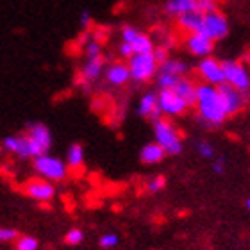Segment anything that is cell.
I'll use <instances>...</instances> for the list:
<instances>
[{
    "label": "cell",
    "mask_w": 250,
    "mask_h": 250,
    "mask_svg": "<svg viewBox=\"0 0 250 250\" xmlns=\"http://www.w3.org/2000/svg\"><path fill=\"white\" fill-rule=\"evenodd\" d=\"M195 107H197L198 122L206 124L211 129L218 127L227 120V113H225L224 102H222V97H220L216 86L206 83L198 84Z\"/></svg>",
    "instance_id": "1"
},
{
    "label": "cell",
    "mask_w": 250,
    "mask_h": 250,
    "mask_svg": "<svg viewBox=\"0 0 250 250\" xmlns=\"http://www.w3.org/2000/svg\"><path fill=\"white\" fill-rule=\"evenodd\" d=\"M152 127H154V140L165 150L167 156H179L183 152V136L170 118L161 116L152 122Z\"/></svg>",
    "instance_id": "2"
},
{
    "label": "cell",
    "mask_w": 250,
    "mask_h": 250,
    "mask_svg": "<svg viewBox=\"0 0 250 250\" xmlns=\"http://www.w3.org/2000/svg\"><path fill=\"white\" fill-rule=\"evenodd\" d=\"M32 170L40 175L42 179L48 183H61L68 175V168L64 165V159L58 156H52L50 152L43 154V156L32 159Z\"/></svg>",
    "instance_id": "3"
},
{
    "label": "cell",
    "mask_w": 250,
    "mask_h": 250,
    "mask_svg": "<svg viewBox=\"0 0 250 250\" xmlns=\"http://www.w3.org/2000/svg\"><path fill=\"white\" fill-rule=\"evenodd\" d=\"M127 68L130 73V81L141 84L156 77L159 64L152 54H134L127 59Z\"/></svg>",
    "instance_id": "4"
},
{
    "label": "cell",
    "mask_w": 250,
    "mask_h": 250,
    "mask_svg": "<svg viewBox=\"0 0 250 250\" xmlns=\"http://www.w3.org/2000/svg\"><path fill=\"white\" fill-rule=\"evenodd\" d=\"M225 84L236 88L241 93H250V73L247 66L238 59H225L222 61Z\"/></svg>",
    "instance_id": "5"
},
{
    "label": "cell",
    "mask_w": 250,
    "mask_h": 250,
    "mask_svg": "<svg viewBox=\"0 0 250 250\" xmlns=\"http://www.w3.org/2000/svg\"><path fill=\"white\" fill-rule=\"evenodd\" d=\"M27 138L31 140L32 148H34V154L36 157L43 156V154H48L50 146H52V130L47 124L43 122H27L25 124V130Z\"/></svg>",
    "instance_id": "6"
},
{
    "label": "cell",
    "mask_w": 250,
    "mask_h": 250,
    "mask_svg": "<svg viewBox=\"0 0 250 250\" xmlns=\"http://www.w3.org/2000/svg\"><path fill=\"white\" fill-rule=\"evenodd\" d=\"M200 34H204L206 38H209L213 43L224 40V38L229 34V20H227L225 13H222L220 9L204 13Z\"/></svg>",
    "instance_id": "7"
},
{
    "label": "cell",
    "mask_w": 250,
    "mask_h": 250,
    "mask_svg": "<svg viewBox=\"0 0 250 250\" xmlns=\"http://www.w3.org/2000/svg\"><path fill=\"white\" fill-rule=\"evenodd\" d=\"M157 107L163 118H175L186 115L189 109L181 97L173 89H159L157 91Z\"/></svg>",
    "instance_id": "8"
},
{
    "label": "cell",
    "mask_w": 250,
    "mask_h": 250,
    "mask_svg": "<svg viewBox=\"0 0 250 250\" xmlns=\"http://www.w3.org/2000/svg\"><path fill=\"white\" fill-rule=\"evenodd\" d=\"M216 88H218V93L222 97V102H224L227 118L240 115L241 111L247 107V104H249L250 93H241V91H238L236 88H232V86H229V84L225 83L216 86Z\"/></svg>",
    "instance_id": "9"
},
{
    "label": "cell",
    "mask_w": 250,
    "mask_h": 250,
    "mask_svg": "<svg viewBox=\"0 0 250 250\" xmlns=\"http://www.w3.org/2000/svg\"><path fill=\"white\" fill-rule=\"evenodd\" d=\"M2 148L9 152L13 156L20 157V159H36L34 148H32L31 140L27 138L25 132H18V134H9L2 140Z\"/></svg>",
    "instance_id": "10"
},
{
    "label": "cell",
    "mask_w": 250,
    "mask_h": 250,
    "mask_svg": "<svg viewBox=\"0 0 250 250\" xmlns=\"http://www.w3.org/2000/svg\"><path fill=\"white\" fill-rule=\"evenodd\" d=\"M197 73L200 75V79H202L204 83L211 84V86H220V84L225 83L224 70H222V61H218V59L213 58V56L204 58L198 61Z\"/></svg>",
    "instance_id": "11"
},
{
    "label": "cell",
    "mask_w": 250,
    "mask_h": 250,
    "mask_svg": "<svg viewBox=\"0 0 250 250\" xmlns=\"http://www.w3.org/2000/svg\"><path fill=\"white\" fill-rule=\"evenodd\" d=\"M21 189L27 197H31L32 200H38V202H50L56 197V186L42 177L29 179L27 183H23Z\"/></svg>",
    "instance_id": "12"
},
{
    "label": "cell",
    "mask_w": 250,
    "mask_h": 250,
    "mask_svg": "<svg viewBox=\"0 0 250 250\" xmlns=\"http://www.w3.org/2000/svg\"><path fill=\"white\" fill-rule=\"evenodd\" d=\"M184 47H186V50L191 56L204 59L213 56L214 43L209 38L204 36V34H200V32H195V34H186V38H184Z\"/></svg>",
    "instance_id": "13"
},
{
    "label": "cell",
    "mask_w": 250,
    "mask_h": 250,
    "mask_svg": "<svg viewBox=\"0 0 250 250\" xmlns=\"http://www.w3.org/2000/svg\"><path fill=\"white\" fill-rule=\"evenodd\" d=\"M105 83L113 86V88H122L130 81V73L127 68V62L124 61H113L109 64H105L104 70Z\"/></svg>",
    "instance_id": "14"
},
{
    "label": "cell",
    "mask_w": 250,
    "mask_h": 250,
    "mask_svg": "<svg viewBox=\"0 0 250 250\" xmlns=\"http://www.w3.org/2000/svg\"><path fill=\"white\" fill-rule=\"evenodd\" d=\"M105 59L104 56H99V58H86V61L83 62V66L79 70V79H83L86 83H97L102 75H104L105 70Z\"/></svg>",
    "instance_id": "15"
},
{
    "label": "cell",
    "mask_w": 250,
    "mask_h": 250,
    "mask_svg": "<svg viewBox=\"0 0 250 250\" xmlns=\"http://www.w3.org/2000/svg\"><path fill=\"white\" fill-rule=\"evenodd\" d=\"M136 111H138V115L140 116L148 118L150 122L161 118V113H159V107H157V93L148 91V93L143 95V97L140 99V102H138Z\"/></svg>",
    "instance_id": "16"
},
{
    "label": "cell",
    "mask_w": 250,
    "mask_h": 250,
    "mask_svg": "<svg viewBox=\"0 0 250 250\" xmlns=\"http://www.w3.org/2000/svg\"><path fill=\"white\" fill-rule=\"evenodd\" d=\"M177 20V25L179 29L186 34H195V32H200L202 29V20H204V13H200L198 9L195 11H189V13H184L181 15Z\"/></svg>",
    "instance_id": "17"
},
{
    "label": "cell",
    "mask_w": 250,
    "mask_h": 250,
    "mask_svg": "<svg viewBox=\"0 0 250 250\" xmlns=\"http://www.w3.org/2000/svg\"><path fill=\"white\" fill-rule=\"evenodd\" d=\"M173 91L186 102V105L189 109L195 107V104H197V84L193 83L191 79L181 77L179 83L173 86Z\"/></svg>",
    "instance_id": "18"
},
{
    "label": "cell",
    "mask_w": 250,
    "mask_h": 250,
    "mask_svg": "<svg viewBox=\"0 0 250 250\" xmlns=\"http://www.w3.org/2000/svg\"><path fill=\"white\" fill-rule=\"evenodd\" d=\"M84 159H86L84 146L79 141L70 143L66 148V156H64V165L68 170H81L84 167Z\"/></svg>",
    "instance_id": "19"
},
{
    "label": "cell",
    "mask_w": 250,
    "mask_h": 250,
    "mask_svg": "<svg viewBox=\"0 0 250 250\" xmlns=\"http://www.w3.org/2000/svg\"><path fill=\"white\" fill-rule=\"evenodd\" d=\"M165 157H167V154L156 141H150V143L143 145L140 150V161L143 165H159Z\"/></svg>",
    "instance_id": "20"
},
{
    "label": "cell",
    "mask_w": 250,
    "mask_h": 250,
    "mask_svg": "<svg viewBox=\"0 0 250 250\" xmlns=\"http://www.w3.org/2000/svg\"><path fill=\"white\" fill-rule=\"evenodd\" d=\"M197 9V0H168L165 4V13L172 18H179L184 13Z\"/></svg>",
    "instance_id": "21"
},
{
    "label": "cell",
    "mask_w": 250,
    "mask_h": 250,
    "mask_svg": "<svg viewBox=\"0 0 250 250\" xmlns=\"http://www.w3.org/2000/svg\"><path fill=\"white\" fill-rule=\"evenodd\" d=\"M188 66L186 62L181 61V59H172L168 58L167 61H163L157 68V73H165V75H173V77H186Z\"/></svg>",
    "instance_id": "22"
},
{
    "label": "cell",
    "mask_w": 250,
    "mask_h": 250,
    "mask_svg": "<svg viewBox=\"0 0 250 250\" xmlns=\"http://www.w3.org/2000/svg\"><path fill=\"white\" fill-rule=\"evenodd\" d=\"M130 47H132V52L134 54H152L154 52V42H152V38L145 32H138V36L129 43Z\"/></svg>",
    "instance_id": "23"
},
{
    "label": "cell",
    "mask_w": 250,
    "mask_h": 250,
    "mask_svg": "<svg viewBox=\"0 0 250 250\" xmlns=\"http://www.w3.org/2000/svg\"><path fill=\"white\" fill-rule=\"evenodd\" d=\"M102 42L100 40H95V38H89L88 42L84 43V56L86 58H99L102 56Z\"/></svg>",
    "instance_id": "24"
},
{
    "label": "cell",
    "mask_w": 250,
    "mask_h": 250,
    "mask_svg": "<svg viewBox=\"0 0 250 250\" xmlns=\"http://www.w3.org/2000/svg\"><path fill=\"white\" fill-rule=\"evenodd\" d=\"M40 241L32 236H18V240L15 241V250H38Z\"/></svg>",
    "instance_id": "25"
},
{
    "label": "cell",
    "mask_w": 250,
    "mask_h": 250,
    "mask_svg": "<svg viewBox=\"0 0 250 250\" xmlns=\"http://www.w3.org/2000/svg\"><path fill=\"white\" fill-rule=\"evenodd\" d=\"M181 77H173V75H165V73H156V83L159 89H173V86L179 83Z\"/></svg>",
    "instance_id": "26"
},
{
    "label": "cell",
    "mask_w": 250,
    "mask_h": 250,
    "mask_svg": "<svg viewBox=\"0 0 250 250\" xmlns=\"http://www.w3.org/2000/svg\"><path fill=\"white\" fill-rule=\"evenodd\" d=\"M165 186H167V179L163 177V175H154V177H150L146 181L145 188L148 193H159L165 189Z\"/></svg>",
    "instance_id": "27"
},
{
    "label": "cell",
    "mask_w": 250,
    "mask_h": 250,
    "mask_svg": "<svg viewBox=\"0 0 250 250\" xmlns=\"http://www.w3.org/2000/svg\"><path fill=\"white\" fill-rule=\"evenodd\" d=\"M83 241H84V232L81 229H77V227L70 229L66 234H64V243H66V245L75 247V245H81Z\"/></svg>",
    "instance_id": "28"
},
{
    "label": "cell",
    "mask_w": 250,
    "mask_h": 250,
    "mask_svg": "<svg viewBox=\"0 0 250 250\" xmlns=\"http://www.w3.org/2000/svg\"><path fill=\"white\" fill-rule=\"evenodd\" d=\"M20 232L13 227H0V243H11L18 240Z\"/></svg>",
    "instance_id": "29"
},
{
    "label": "cell",
    "mask_w": 250,
    "mask_h": 250,
    "mask_svg": "<svg viewBox=\"0 0 250 250\" xmlns=\"http://www.w3.org/2000/svg\"><path fill=\"white\" fill-rule=\"evenodd\" d=\"M220 0H197V9L200 13H209V11L220 9Z\"/></svg>",
    "instance_id": "30"
},
{
    "label": "cell",
    "mask_w": 250,
    "mask_h": 250,
    "mask_svg": "<svg viewBox=\"0 0 250 250\" xmlns=\"http://www.w3.org/2000/svg\"><path fill=\"white\" fill-rule=\"evenodd\" d=\"M138 32H140V31H138L134 25H124V27H122V31H120L122 42H124V43H130L136 36H138Z\"/></svg>",
    "instance_id": "31"
},
{
    "label": "cell",
    "mask_w": 250,
    "mask_h": 250,
    "mask_svg": "<svg viewBox=\"0 0 250 250\" xmlns=\"http://www.w3.org/2000/svg\"><path fill=\"white\" fill-rule=\"evenodd\" d=\"M198 154L206 159H213L214 157V146L209 141H200L198 143Z\"/></svg>",
    "instance_id": "32"
},
{
    "label": "cell",
    "mask_w": 250,
    "mask_h": 250,
    "mask_svg": "<svg viewBox=\"0 0 250 250\" xmlns=\"http://www.w3.org/2000/svg\"><path fill=\"white\" fill-rule=\"evenodd\" d=\"M99 243L102 249H113V247L118 245V236L113 234V232H107V234H104L100 238Z\"/></svg>",
    "instance_id": "33"
},
{
    "label": "cell",
    "mask_w": 250,
    "mask_h": 250,
    "mask_svg": "<svg viewBox=\"0 0 250 250\" xmlns=\"http://www.w3.org/2000/svg\"><path fill=\"white\" fill-rule=\"evenodd\" d=\"M93 23V18H91V13L88 9H83L81 11V15H79V25L83 27L84 31H88L89 27Z\"/></svg>",
    "instance_id": "34"
},
{
    "label": "cell",
    "mask_w": 250,
    "mask_h": 250,
    "mask_svg": "<svg viewBox=\"0 0 250 250\" xmlns=\"http://www.w3.org/2000/svg\"><path fill=\"white\" fill-rule=\"evenodd\" d=\"M154 59L157 61V64H161L163 61H167L168 59V48L165 47H154V52H152Z\"/></svg>",
    "instance_id": "35"
},
{
    "label": "cell",
    "mask_w": 250,
    "mask_h": 250,
    "mask_svg": "<svg viewBox=\"0 0 250 250\" xmlns=\"http://www.w3.org/2000/svg\"><path fill=\"white\" fill-rule=\"evenodd\" d=\"M118 56H120L122 59H129L130 56H134V52H132V47H130L129 43L122 42L120 45H118Z\"/></svg>",
    "instance_id": "36"
},
{
    "label": "cell",
    "mask_w": 250,
    "mask_h": 250,
    "mask_svg": "<svg viewBox=\"0 0 250 250\" xmlns=\"http://www.w3.org/2000/svg\"><path fill=\"white\" fill-rule=\"evenodd\" d=\"M225 165H227V161H225V157L224 156H220V157H216L213 161V170L218 175H222V173L225 172Z\"/></svg>",
    "instance_id": "37"
},
{
    "label": "cell",
    "mask_w": 250,
    "mask_h": 250,
    "mask_svg": "<svg viewBox=\"0 0 250 250\" xmlns=\"http://www.w3.org/2000/svg\"><path fill=\"white\" fill-rule=\"evenodd\" d=\"M245 208L250 211V198H247V202H245Z\"/></svg>",
    "instance_id": "38"
}]
</instances>
